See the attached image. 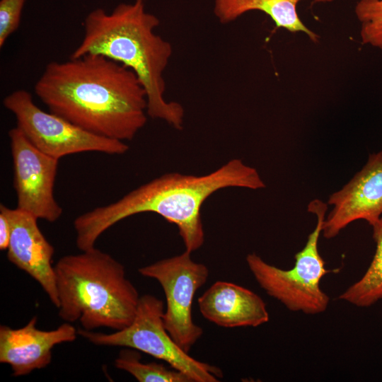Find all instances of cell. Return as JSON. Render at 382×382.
Returning <instances> with one entry per match:
<instances>
[{"mask_svg":"<svg viewBox=\"0 0 382 382\" xmlns=\"http://www.w3.org/2000/svg\"><path fill=\"white\" fill-rule=\"evenodd\" d=\"M327 209V204L319 199L309 203L308 210L316 215L317 224L303 249L295 255L292 268L272 265L255 253L246 256L248 267L260 287L291 311L316 315L328 307L330 298L320 282L330 271L318 251Z\"/></svg>","mask_w":382,"mask_h":382,"instance_id":"cell-5","label":"cell"},{"mask_svg":"<svg viewBox=\"0 0 382 382\" xmlns=\"http://www.w3.org/2000/svg\"><path fill=\"white\" fill-rule=\"evenodd\" d=\"M3 104L15 115L16 127L27 139L37 149L55 158L92 151L120 155L129 149L125 141L94 134L51 112L41 110L25 90L8 94Z\"/></svg>","mask_w":382,"mask_h":382,"instance_id":"cell-7","label":"cell"},{"mask_svg":"<svg viewBox=\"0 0 382 382\" xmlns=\"http://www.w3.org/2000/svg\"><path fill=\"white\" fill-rule=\"evenodd\" d=\"M26 0L0 1V47L19 27Z\"/></svg>","mask_w":382,"mask_h":382,"instance_id":"cell-18","label":"cell"},{"mask_svg":"<svg viewBox=\"0 0 382 382\" xmlns=\"http://www.w3.org/2000/svg\"><path fill=\"white\" fill-rule=\"evenodd\" d=\"M328 204L333 209L323 222L322 233L325 238L335 237L357 220L374 225L382 214V151L370 155L363 168L333 193Z\"/></svg>","mask_w":382,"mask_h":382,"instance_id":"cell-10","label":"cell"},{"mask_svg":"<svg viewBox=\"0 0 382 382\" xmlns=\"http://www.w3.org/2000/svg\"><path fill=\"white\" fill-rule=\"evenodd\" d=\"M115 365L139 382H192L187 375L171 366L162 363L141 361L139 351L132 348L121 350Z\"/></svg>","mask_w":382,"mask_h":382,"instance_id":"cell-16","label":"cell"},{"mask_svg":"<svg viewBox=\"0 0 382 382\" xmlns=\"http://www.w3.org/2000/svg\"><path fill=\"white\" fill-rule=\"evenodd\" d=\"M34 316L23 327L0 326V362L9 365L14 376L28 375L47 366L52 360V349L57 345L76 340L78 330L65 322L51 330L36 327Z\"/></svg>","mask_w":382,"mask_h":382,"instance_id":"cell-12","label":"cell"},{"mask_svg":"<svg viewBox=\"0 0 382 382\" xmlns=\"http://www.w3.org/2000/svg\"><path fill=\"white\" fill-rule=\"evenodd\" d=\"M190 252L160 260L141 267L139 272L156 279L166 297L163 319L168 332L186 352L203 334L202 328L192 319V307L195 294L208 279V267L195 262Z\"/></svg>","mask_w":382,"mask_h":382,"instance_id":"cell-8","label":"cell"},{"mask_svg":"<svg viewBox=\"0 0 382 382\" xmlns=\"http://www.w3.org/2000/svg\"><path fill=\"white\" fill-rule=\"evenodd\" d=\"M164 303L151 294L140 296L132 322L112 333L78 329V335L98 346L125 347L146 353L187 375L192 382H218L217 366L192 357L172 338L164 325Z\"/></svg>","mask_w":382,"mask_h":382,"instance_id":"cell-6","label":"cell"},{"mask_svg":"<svg viewBox=\"0 0 382 382\" xmlns=\"http://www.w3.org/2000/svg\"><path fill=\"white\" fill-rule=\"evenodd\" d=\"M2 205L11 226L8 260L39 283L51 302L58 308L55 272L52 265L54 247L39 228L36 217L17 207L10 209Z\"/></svg>","mask_w":382,"mask_h":382,"instance_id":"cell-11","label":"cell"},{"mask_svg":"<svg viewBox=\"0 0 382 382\" xmlns=\"http://www.w3.org/2000/svg\"><path fill=\"white\" fill-rule=\"evenodd\" d=\"M265 187L257 170L238 158L203 175L166 173L115 202L77 216L74 221L76 245L81 251L94 248L98 238L114 224L137 214L152 212L175 224L185 250L192 253L204 242L201 209L207 199L226 187Z\"/></svg>","mask_w":382,"mask_h":382,"instance_id":"cell-2","label":"cell"},{"mask_svg":"<svg viewBox=\"0 0 382 382\" xmlns=\"http://www.w3.org/2000/svg\"><path fill=\"white\" fill-rule=\"evenodd\" d=\"M197 302L203 317L222 328L257 327L270 318L266 304L260 296L229 282L216 281Z\"/></svg>","mask_w":382,"mask_h":382,"instance_id":"cell-13","label":"cell"},{"mask_svg":"<svg viewBox=\"0 0 382 382\" xmlns=\"http://www.w3.org/2000/svg\"><path fill=\"white\" fill-rule=\"evenodd\" d=\"M145 6L146 0H134L119 4L110 13L102 8L91 11L83 21V37L70 57L100 54L130 69L146 91L148 116L180 130L184 109L164 96L173 47L155 33L160 21Z\"/></svg>","mask_w":382,"mask_h":382,"instance_id":"cell-3","label":"cell"},{"mask_svg":"<svg viewBox=\"0 0 382 382\" xmlns=\"http://www.w3.org/2000/svg\"><path fill=\"white\" fill-rule=\"evenodd\" d=\"M11 233V226L9 219L4 209L0 205V250H7Z\"/></svg>","mask_w":382,"mask_h":382,"instance_id":"cell-19","label":"cell"},{"mask_svg":"<svg viewBox=\"0 0 382 382\" xmlns=\"http://www.w3.org/2000/svg\"><path fill=\"white\" fill-rule=\"evenodd\" d=\"M17 208L37 219L54 222L62 208L54 195L59 159L35 147L16 127L8 132Z\"/></svg>","mask_w":382,"mask_h":382,"instance_id":"cell-9","label":"cell"},{"mask_svg":"<svg viewBox=\"0 0 382 382\" xmlns=\"http://www.w3.org/2000/svg\"><path fill=\"white\" fill-rule=\"evenodd\" d=\"M364 44L382 50V0H360L355 6Z\"/></svg>","mask_w":382,"mask_h":382,"instance_id":"cell-17","label":"cell"},{"mask_svg":"<svg viewBox=\"0 0 382 382\" xmlns=\"http://www.w3.org/2000/svg\"><path fill=\"white\" fill-rule=\"evenodd\" d=\"M376 248L364 275L342 292L339 299L357 307H369L382 300V216L371 226Z\"/></svg>","mask_w":382,"mask_h":382,"instance_id":"cell-15","label":"cell"},{"mask_svg":"<svg viewBox=\"0 0 382 382\" xmlns=\"http://www.w3.org/2000/svg\"><path fill=\"white\" fill-rule=\"evenodd\" d=\"M59 316L86 330H120L134 320L140 296L125 267L96 247L66 255L54 266Z\"/></svg>","mask_w":382,"mask_h":382,"instance_id":"cell-4","label":"cell"},{"mask_svg":"<svg viewBox=\"0 0 382 382\" xmlns=\"http://www.w3.org/2000/svg\"><path fill=\"white\" fill-rule=\"evenodd\" d=\"M34 90L50 112L98 136L131 141L147 122L137 75L100 54L49 63Z\"/></svg>","mask_w":382,"mask_h":382,"instance_id":"cell-1","label":"cell"},{"mask_svg":"<svg viewBox=\"0 0 382 382\" xmlns=\"http://www.w3.org/2000/svg\"><path fill=\"white\" fill-rule=\"evenodd\" d=\"M302 0H214V13L218 21L226 24L245 13L258 11L267 14L277 28L291 33L303 32L314 42L319 36L308 29L301 21L297 4ZM317 2H332L334 0H314Z\"/></svg>","mask_w":382,"mask_h":382,"instance_id":"cell-14","label":"cell"}]
</instances>
